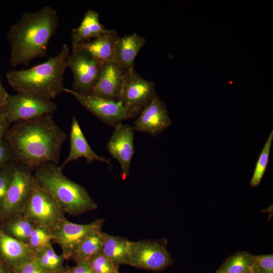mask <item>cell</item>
<instances>
[{
	"mask_svg": "<svg viewBox=\"0 0 273 273\" xmlns=\"http://www.w3.org/2000/svg\"><path fill=\"white\" fill-rule=\"evenodd\" d=\"M16 163V161L12 162L0 170V212L4 205Z\"/></svg>",
	"mask_w": 273,
	"mask_h": 273,
	"instance_id": "cell-29",
	"label": "cell"
},
{
	"mask_svg": "<svg viewBox=\"0 0 273 273\" xmlns=\"http://www.w3.org/2000/svg\"><path fill=\"white\" fill-rule=\"evenodd\" d=\"M14 161H16L10 146L4 139L0 140V170Z\"/></svg>",
	"mask_w": 273,
	"mask_h": 273,
	"instance_id": "cell-31",
	"label": "cell"
},
{
	"mask_svg": "<svg viewBox=\"0 0 273 273\" xmlns=\"http://www.w3.org/2000/svg\"><path fill=\"white\" fill-rule=\"evenodd\" d=\"M58 26V14L51 6L24 13L7 33L10 64L13 67L27 66L33 59L47 57L48 44Z\"/></svg>",
	"mask_w": 273,
	"mask_h": 273,
	"instance_id": "cell-2",
	"label": "cell"
},
{
	"mask_svg": "<svg viewBox=\"0 0 273 273\" xmlns=\"http://www.w3.org/2000/svg\"><path fill=\"white\" fill-rule=\"evenodd\" d=\"M67 63L73 75L72 89L88 94L98 79L103 64L79 50H72Z\"/></svg>",
	"mask_w": 273,
	"mask_h": 273,
	"instance_id": "cell-11",
	"label": "cell"
},
{
	"mask_svg": "<svg viewBox=\"0 0 273 273\" xmlns=\"http://www.w3.org/2000/svg\"><path fill=\"white\" fill-rule=\"evenodd\" d=\"M37 184L33 170L16 162L0 212V223L22 213Z\"/></svg>",
	"mask_w": 273,
	"mask_h": 273,
	"instance_id": "cell-5",
	"label": "cell"
},
{
	"mask_svg": "<svg viewBox=\"0 0 273 273\" xmlns=\"http://www.w3.org/2000/svg\"><path fill=\"white\" fill-rule=\"evenodd\" d=\"M125 72L114 61L104 63L96 84L87 94L119 100Z\"/></svg>",
	"mask_w": 273,
	"mask_h": 273,
	"instance_id": "cell-15",
	"label": "cell"
},
{
	"mask_svg": "<svg viewBox=\"0 0 273 273\" xmlns=\"http://www.w3.org/2000/svg\"><path fill=\"white\" fill-rule=\"evenodd\" d=\"M272 273H273V272H272Z\"/></svg>",
	"mask_w": 273,
	"mask_h": 273,
	"instance_id": "cell-38",
	"label": "cell"
},
{
	"mask_svg": "<svg viewBox=\"0 0 273 273\" xmlns=\"http://www.w3.org/2000/svg\"><path fill=\"white\" fill-rule=\"evenodd\" d=\"M251 270V273L273 272V255H253Z\"/></svg>",
	"mask_w": 273,
	"mask_h": 273,
	"instance_id": "cell-30",
	"label": "cell"
},
{
	"mask_svg": "<svg viewBox=\"0 0 273 273\" xmlns=\"http://www.w3.org/2000/svg\"><path fill=\"white\" fill-rule=\"evenodd\" d=\"M112 273H119V272L118 269H117L114 271V272H113Z\"/></svg>",
	"mask_w": 273,
	"mask_h": 273,
	"instance_id": "cell-37",
	"label": "cell"
},
{
	"mask_svg": "<svg viewBox=\"0 0 273 273\" xmlns=\"http://www.w3.org/2000/svg\"><path fill=\"white\" fill-rule=\"evenodd\" d=\"M63 92L73 96L84 108L108 125L115 126L139 114L125 107L120 100L78 93L65 87Z\"/></svg>",
	"mask_w": 273,
	"mask_h": 273,
	"instance_id": "cell-7",
	"label": "cell"
},
{
	"mask_svg": "<svg viewBox=\"0 0 273 273\" xmlns=\"http://www.w3.org/2000/svg\"><path fill=\"white\" fill-rule=\"evenodd\" d=\"M58 106L53 100L33 95L17 93L9 95L6 103L0 109V114L11 126L14 122L52 115Z\"/></svg>",
	"mask_w": 273,
	"mask_h": 273,
	"instance_id": "cell-6",
	"label": "cell"
},
{
	"mask_svg": "<svg viewBox=\"0 0 273 273\" xmlns=\"http://www.w3.org/2000/svg\"><path fill=\"white\" fill-rule=\"evenodd\" d=\"M114 127L107 144L111 155L119 162L122 178L125 179L129 174L131 162L134 153V129L129 124L118 123Z\"/></svg>",
	"mask_w": 273,
	"mask_h": 273,
	"instance_id": "cell-13",
	"label": "cell"
},
{
	"mask_svg": "<svg viewBox=\"0 0 273 273\" xmlns=\"http://www.w3.org/2000/svg\"><path fill=\"white\" fill-rule=\"evenodd\" d=\"M66 134L52 115L13 123L4 140L10 146L17 162L33 170L47 163L59 165Z\"/></svg>",
	"mask_w": 273,
	"mask_h": 273,
	"instance_id": "cell-1",
	"label": "cell"
},
{
	"mask_svg": "<svg viewBox=\"0 0 273 273\" xmlns=\"http://www.w3.org/2000/svg\"><path fill=\"white\" fill-rule=\"evenodd\" d=\"M9 96V94L7 93L2 84L0 74V109L3 107L6 103Z\"/></svg>",
	"mask_w": 273,
	"mask_h": 273,
	"instance_id": "cell-35",
	"label": "cell"
},
{
	"mask_svg": "<svg viewBox=\"0 0 273 273\" xmlns=\"http://www.w3.org/2000/svg\"><path fill=\"white\" fill-rule=\"evenodd\" d=\"M69 54L68 45L64 44L55 56L29 69L10 70L6 72V78L17 93L53 100L65 88L64 74Z\"/></svg>",
	"mask_w": 273,
	"mask_h": 273,
	"instance_id": "cell-3",
	"label": "cell"
},
{
	"mask_svg": "<svg viewBox=\"0 0 273 273\" xmlns=\"http://www.w3.org/2000/svg\"><path fill=\"white\" fill-rule=\"evenodd\" d=\"M22 213L35 224L50 229L65 218V213L53 198L38 184L25 205Z\"/></svg>",
	"mask_w": 273,
	"mask_h": 273,
	"instance_id": "cell-10",
	"label": "cell"
},
{
	"mask_svg": "<svg viewBox=\"0 0 273 273\" xmlns=\"http://www.w3.org/2000/svg\"><path fill=\"white\" fill-rule=\"evenodd\" d=\"M12 273H51L41 268L33 260L12 269Z\"/></svg>",
	"mask_w": 273,
	"mask_h": 273,
	"instance_id": "cell-32",
	"label": "cell"
},
{
	"mask_svg": "<svg viewBox=\"0 0 273 273\" xmlns=\"http://www.w3.org/2000/svg\"><path fill=\"white\" fill-rule=\"evenodd\" d=\"M171 124L166 104L156 95L141 111L133 127L135 131L156 135Z\"/></svg>",
	"mask_w": 273,
	"mask_h": 273,
	"instance_id": "cell-14",
	"label": "cell"
},
{
	"mask_svg": "<svg viewBox=\"0 0 273 273\" xmlns=\"http://www.w3.org/2000/svg\"><path fill=\"white\" fill-rule=\"evenodd\" d=\"M105 219H97L86 224H77L66 217L51 229L53 241L59 245L65 260L71 259L80 243L88 236L101 231Z\"/></svg>",
	"mask_w": 273,
	"mask_h": 273,
	"instance_id": "cell-9",
	"label": "cell"
},
{
	"mask_svg": "<svg viewBox=\"0 0 273 273\" xmlns=\"http://www.w3.org/2000/svg\"><path fill=\"white\" fill-rule=\"evenodd\" d=\"M253 255L238 251L227 258L215 273H251Z\"/></svg>",
	"mask_w": 273,
	"mask_h": 273,
	"instance_id": "cell-24",
	"label": "cell"
},
{
	"mask_svg": "<svg viewBox=\"0 0 273 273\" xmlns=\"http://www.w3.org/2000/svg\"><path fill=\"white\" fill-rule=\"evenodd\" d=\"M62 168L47 163L33 170L38 185L46 191L65 213L78 215L96 209L98 205L81 185L64 175Z\"/></svg>",
	"mask_w": 273,
	"mask_h": 273,
	"instance_id": "cell-4",
	"label": "cell"
},
{
	"mask_svg": "<svg viewBox=\"0 0 273 273\" xmlns=\"http://www.w3.org/2000/svg\"><path fill=\"white\" fill-rule=\"evenodd\" d=\"M117 37L116 31L113 30L92 40L82 43L72 50L82 51L104 64L114 61V47Z\"/></svg>",
	"mask_w": 273,
	"mask_h": 273,
	"instance_id": "cell-20",
	"label": "cell"
},
{
	"mask_svg": "<svg viewBox=\"0 0 273 273\" xmlns=\"http://www.w3.org/2000/svg\"><path fill=\"white\" fill-rule=\"evenodd\" d=\"M129 241L127 239L109 235L104 232V241L102 251L116 267L120 265H129Z\"/></svg>",
	"mask_w": 273,
	"mask_h": 273,
	"instance_id": "cell-21",
	"label": "cell"
},
{
	"mask_svg": "<svg viewBox=\"0 0 273 273\" xmlns=\"http://www.w3.org/2000/svg\"><path fill=\"white\" fill-rule=\"evenodd\" d=\"M62 273H94L86 261H81L76 263L74 266L65 267Z\"/></svg>",
	"mask_w": 273,
	"mask_h": 273,
	"instance_id": "cell-33",
	"label": "cell"
},
{
	"mask_svg": "<svg viewBox=\"0 0 273 273\" xmlns=\"http://www.w3.org/2000/svg\"><path fill=\"white\" fill-rule=\"evenodd\" d=\"M129 265L153 271H162L172 263L165 244L158 240L130 241Z\"/></svg>",
	"mask_w": 273,
	"mask_h": 273,
	"instance_id": "cell-8",
	"label": "cell"
},
{
	"mask_svg": "<svg viewBox=\"0 0 273 273\" xmlns=\"http://www.w3.org/2000/svg\"><path fill=\"white\" fill-rule=\"evenodd\" d=\"M52 240L51 229L35 224L30 234L27 244L35 253L52 245Z\"/></svg>",
	"mask_w": 273,
	"mask_h": 273,
	"instance_id": "cell-27",
	"label": "cell"
},
{
	"mask_svg": "<svg viewBox=\"0 0 273 273\" xmlns=\"http://www.w3.org/2000/svg\"><path fill=\"white\" fill-rule=\"evenodd\" d=\"M0 273H12V269L1 258Z\"/></svg>",
	"mask_w": 273,
	"mask_h": 273,
	"instance_id": "cell-36",
	"label": "cell"
},
{
	"mask_svg": "<svg viewBox=\"0 0 273 273\" xmlns=\"http://www.w3.org/2000/svg\"><path fill=\"white\" fill-rule=\"evenodd\" d=\"M156 95L153 82L140 76L133 67L126 71L119 99L125 107L140 113Z\"/></svg>",
	"mask_w": 273,
	"mask_h": 273,
	"instance_id": "cell-12",
	"label": "cell"
},
{
	"mask_svg": "<svg viewBox=\"0 0 273 273\" xmlns=\"http://www.w3.org/2000/svg\"><path fill=\"white\" fill-rule=\"evenodd\" d=\"M104 241V232H96L86 238L79 245L71 259L76 263L86 261L94 254L102 250Z\"/></svg>",
	"mask_w": 273,
	"mask_h": 273,
	"instance_id": "cell-25",
	"label": "cell"
},
{
	"mask_svg": "<svg viewBox=\"0 0 273 273\" xmlns=\"http://www.w3.org/2000/svg\"><path fill=\"white\" fill-rule=\"evenodd\" d=\"M34 260L41 268L51 273H62L65 269V258L55 252L52 245L35 252Z\"/></svg>",
	"mask_w": 273,
	"mask_h": 273,
	"instance_id": "cell-23",
	"label": "cell"
},
{
	"mask_svg": "<svg viewBox=\"0 0 273 273\" xmlns=\"http://www.w3.org/2000/svg\"><path fill=\"white\" fill-rule=\"evenodd\" d=\"M34 253L27 244L6 233L0 228V258L12 269L34 259Z\"/></svg>",
	"mask_w": 273,
	"mask_h": 273,
	"instance_id": "cell-17",
	"label": "cell"
},
{
	"mask_svg": "<svg viewBox=\"0 0 273 273\" xmlns=\"http://www.w3.org/2000/svg\"><path fill=\"white\" fill-rule=\"evenodd\" d=\"M35 225L33 222L21 213L0 223V228L10 236L27 244Z\"/></svg>",
	"mask_w": 273,
	"mask_h": 273,
	"instance_id": "cell-22",
	"label": "cell"
},
{
	"mask_svg": "<svg viewBox=\"0 0 273 273\" xmlns=\"http://www.w3.org/2000/svg\"><path fill=\"white\" fill-rule=\"evenodd\" d=\"M145 42V38L136 33L118 36L114 47V61L125 71L133 68L135 58Z\"/></svg>",
	"mask_w": 273,
	"mask_h": 273,
	"instance_id": "cell-18",
	"label": "cell"
},
{
	"mask_svg": "<svg viewBox=\"0 0 273 273\" xmlns=\"http://www.w3.org/2000/svg\"><path fill=\"white\" fill-rule=\"evenodd\" d=\"M273 140V130L270 132L258 158L255 169L250 181L253 187H257L260 183L266 170L268 162L269 153Z\"/></svg>",
	"mask_w": 273,
	"mask_h": 273,
	"instance_id": "cell-26",
	"label": "cell"
},
{
	"mask_svg": "<svg viewBox=\"0 0 273 273\" xmlns=\"http://www.w3.org/2000/svg\"><path fill=\"white\" fill-rule=\"evenodd\" d=\"M70 142L69 153L67 158L60 166L61 168L63 169L69 162L82 157L85 159L87 164H90L94 161H98L105 162L107 165L112 166L110 159L98 155L90 147L75 116H73L72 119Z\"/></svg>",
	"mask_w": 273,
	"mask_h": 273,
	"instance_id": "cell-16",
	"label": "cell"
},
{
	"mask_svg": "<svg viewBox=\"0 0 273 273\" xmlns=\"http://www.w3.org/2000/svg\"><path fill=\"white\" fill-rule=\"evenodd\" d=\"M10 126L5 119L0 114V140L4 139Z\"/></svg>",
	"mask_w": 273,
	"mask_h": 273,
	"instance_id": "cell-34",
	"label": "cell"
},
{
	"mask_svg": "<svg viewBox=\"0 0 273 273\" xmlns=\"http://www.w3.org/2000/svg\"><path fill=\"white\" fill-rule=\"evenodd\" d=\"M113 30L105 29L100 22L99 14L89 9L85 12L79 25L71 31L72 49L82 43L89 41L92 38L95 39Z\"/></svg>",
	"mask_w": 273,
	"mask_h": 273,
	"instance_id": "cell-19",
	"label": "cell"
},
{
	"mask_svg": "<svg viewBox=\"0 0 273 273\" xmlns=\"http://www.w3.org/2000/svg\"><path fill=\"white\" fill-rule=\"evenodd\" d=\"M86 261L94 273H112L119 268L112 263L102 250L94 254Z\"/></svg>",
	"mask_w": 273,
	"mask_h": 273,
	"instance_id": "cell-28",
	"label": "cell"
}]
</instances>
